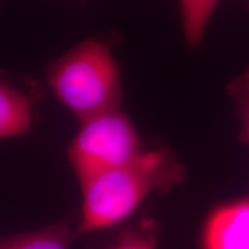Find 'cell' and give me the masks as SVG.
Returning a JSON list of instances; mask_svg holds the SVG:
<instances>
[{"label": "cell", "mask_w": 249, "mask_h": 249, "mask_svg": "<svg viewBox=\"0 0 249 249\" xmlns=\"http://www.w3.org/2000/svg\"><path fill=\"white\" fill-rule=\"evenodd\" d=\"M227 92L240 118L241 141L249 145V68L229 83Z\"/></svg>", "instance_id": "cell-9"}, {"label": "cell", "mask_w": 249, "mask_h": 249, "mask_svg": "<svg viewBox=\"0 0 249 249\" xmlns=\"http://www.w3.org/2000/svg\"><path fill=\"white\" fill-rule=\"evenodd\" d=\"M201 249H249V197L216 205L204 218Z\"/></svg>", "instance_id": "cell-4"}, {"label": "cell", "mask_w": 249, "mask_h": 249, "mask_svg": "<svg viewBox=\"0 0 249 249\" xmlns=\"http://www.w3.org/2000/svg\"><path fill=\"white\" fill-rule=\"evenodd\" d=\"M220 0H179L180 18L189 45H198Z\"/></svg>", "instance_id": "cell-7"}, {"label": "cell", "mask_w": 249, "mask_h": 249, "mask_svg": "<svg viewBox=\"0 0 249 249\" xmlns=\"http://www.w3.org/2000/svg\"><path fill=\"white\" fill-rule=\"evenodd\" d=\"M35 120L30 98L22 90L0 80V140L26 136Z\"/></svg>", "instance_id": "cell-5"}, {"label": "cell", "mask_w": 249, "mask_h": 249, "mask_svg": "<svg viewBox=\"0 0 249 249\" xmlns=\"http://www.w3.org/2000/svg\"><path fill=\"white\" fill-rule=\"evenodd\" d=\"M77 233L70 222L59 220L38 229L0 238V249H71Z\"/></svg>", "instance_id": "cell-6"}, {"label": "cell", "mask_w": 249, "mask_h": 249, "mask_svg": "<svg viewBox=\"0 0 249 249\" xmlns=\"http://www.w3.org/2000/svg\"><path fill=\"white\" fill-rule=\"evenodd\" d=\"M144 149L132 119L116 108L81 121L67 148V160L81 183L132 160Z\"/></svg>", "instance_id": "cell-3"}, {"label": "cell", "mask_w": 249, "mask_h": 249, "mask_svg": "<svg viewBox=\"0 0 249 249\" xmlns=\"http://www.w3.org/2000/svg\"><path fill=\"white\" fill-rule=\"evenodd\" d=\"M46 83L80 123L120 108L123 101L119 64L110 46L97 38L82 40L52 61Z\"/></svg>", "instance_id": "cell-2"}, {"label": "cell", "mask_w": 249, "mask_h": 249, "mask_svg": "<svg viewBox=\"0 0 249 249\" xmlns=\"http://www.w3.org/2000/svg\"><path fill=\"white\" fill-rule=\"evenodd\" d=\"M185 166L172 149H147L124 165L79 183L81 210L77 235L121 226L148 197L165 194L183 182Z\"/></svg>", "instance_id": "cell-1"}, {"label": "cell", "mask_w": 249, "mask_h": 249, "mask_svg": "<svg viewBox=\"0 0 249 249\" xmlns=\"http://www.w3.org/2000/svg\"><path fill=\"white\" fill-rule=\"evenodd\" d=\"M158 223L151 218H143L124 227L105 249H158Z\"/></svg>", "instance_id": "cell-8"}]
</instances>
